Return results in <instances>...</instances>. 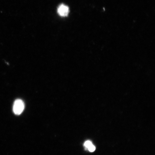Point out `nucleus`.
I'll use <instances>...</instances> for the list:
<instances>
[{"instance_id": "nucleus-4", "label": "nucleus", "mask_w": 155, "mask_h": 155, "mask_svg": "<svg viewBox=\"0 0 155 155\" xmlns=\"http://www.w3.org/2000/svg\"><path fill=\"white\" fill-rule=\"evenodd\" d=\"M87 150H88L90 152H94V151L96 150L95 147L92 144L90 145V146L87 148Z\"/></svg>"}, {"instance_id": "nucleus-3", "label": "nucleus", "mask_w": 155, "mask_h": 155, "mask_svg": "<svg viewBox=\"0 0 155 155\" xmlns=\"http://www.w3.org/2000/svg\"><path fill=\"white\" fill-rule=\"evenodd\" d=\"M92 144V143L91 141L88 140L86 141V142L84 143V145L85 148H86V149H87V148Z\"/></svg>"}, {"instance_id": "nucleus-1", "label": "nucleus", "mask_w": 155, "mask_h": 155, "mask_svg": "<svg viewBox=\"0 0 155 155\" xmlns=\"http://www.w3.org/2000/svg\"><path fill=\"white\" fill-rule=\"evenodd\" d=\"M25 108L24 102L20 99L15 101L13 106V111L15 115H19L22 113Z\"/></svg>"}, {"instance_id": "nucleus-2", "label": "nucleus", "mask_w": 155, "mask_h": 155, "mask_svg": "<svg viewBox=\"0 0 155 155\" xmlns=\"http://www.w3.org/2000/svg\"><path fill=\"white\" fill-rule=\"evenodd\" d=\"M69 7L64 5H61L58 7V13L61 17L67 16L69 13Z\"/></svg>"}]
</instances>
